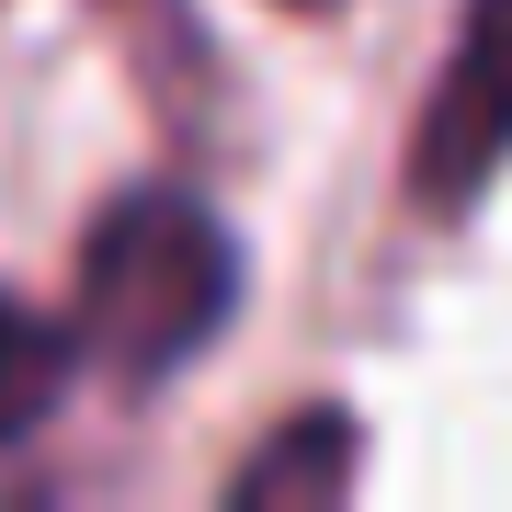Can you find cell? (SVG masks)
<instances>
[{"label":"cell","instance_id":"obj_3","mask_svg":"<svg viewBox=\"0 0 512 512\" xmlns=\"http://www.w3.org/2000/svg\"><path fill=\"white\" fill-rule=\"evenodd\" d=\"M353 478H365V421L342 399H308L285 421L274 444H251V456L228 467V512H285V501H342Z\"/></svg>","mask_w":512,"mask_h":512},{"label":"cell","instance_id":"obj_4","mask_svg":"<svg viewBox=\"0 0 512 512\" xmlns=\"http://www.w3.org/2000/svg\"><path fill=\"white\" fill-rule=\"evenodd\" d=\"M69 376H80V330H57L46 308H23L0 285V444L46 433L57 399H69Z\"/></svg>","mask_w":512,"mask_h":512},{"label":"cell","instance_id":"obj_5","mask_svg":"<svg viewBox=\"0 0 512 512\" xmlns=\"http://www.w3.org/2000/svg\"><path fill=\"white\" fill-rule=\"evenodd\" d=\"M114 12H126V35L148 46L137 57L148 80H171V57H194V12H183V0H114Z\"/></svg>","mask_w":512,"mask_h":512},{"label":"cell","instance_id":"obj_2","mask_svg":"<svg viewBox=\"0 0 512 512\" xmlns=\"http://www.w3.org/2000/svg\"><path fill=\"white\" fill-rule=\"evenodd\" d=\"M501 171H512V0H467L456 46H444L433 92L410 114V205L467 217Z\"/></svg>","mask_w":512,"mask_h":512},{"label":"cell","instance_id":"obj_7","mask_svg":"<svg viewBox=\"0 0 512 512\" xmlns=\"http://www.w3.org/2000/svg\"><path fill=\"white\" fill-rule=\"evenodd\" d=\"M0 12H12V0H0Z\"/></svg>","mask_w":512,"mask_h":512},{"label":"cell","instance_id":"obj_6","mask_svg":"<svg viewBox=\"0 0 512 512\" xmlns=\"http://www.w3.org/2000/svg\"><path fill=\"white\" fill-rule=\"evenodd\" d=\"M274 12H342V0H274Z\"/></svg>","mask_w":512,"mask_h":512},{"label":"cell","instance_id":"obj_1","mask_svg":"<svg viewBox=\"0 0 512 512\" xmlns=\"http://www.w3.org/2000/svg\"><path fill=\"white\" fill-rule=\"evenodd\" d=\"M228 319H239V239H228V217L205 194L126 183V194L92 205V228H80V319L69 330L126 399L205 365Z\"/></svg>","mask_w":512,"mask_h":512}]
</instances>
